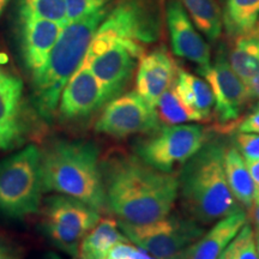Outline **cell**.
<instances>
[{"instance_id":"5bb4252c","label":"cell","mask_w":259,"mask_h":259,"mask_svg":"<svg viewBox=\"0 0 259 259\" xmlns=\"http://www.w3.org/2000/svg\"><path fill=\"white\" fill-rule=\"evenodd\" d=\"M107 103L101 84L85 65H80L60 95L58 113L66 122L88 119Z\"/></svg>"},{"instance_id":"8992f818","label":"cell","mask_w":259,"mask_h":259,"mask_svg":"<svg viewBox=\"0 0 259 259\" xmlns=\"http://www.w3.org/2000/svg\"><path fill=\"white\" fill-rule=\"evenodd\" d=\"M161 29L156 0H120L99 25L84 60L100 54L114 41L154 44L160 38Z\"/></svg>"},{"instance_id":"d6a6232c","label":"cell","mask_w":259,"mask_h":259,"mask_svg":"<svg viewBox=\"0 0 259 259\" xmlns=\"http://www.w3.org/2000/svg\"><path fill=\"white\" fill-rule=\"evenodd\" d=\"M247 169L250 171L252 179L254 181L255 191H259V160L253 161H245Z\"/></svg>"},{"instance_id":"3957f363","label":"cell","mask_w":259,"mask_h":259,"mask_svg":"<svg viewBox=\"0 0 259 259\" xmlns=\"http://www.w3.org/2000/svg\"><path fill=\"white\" fill-rule=\"evenodd\" d=\"M226 145L220 139H208L183 164L179 178L181 205L187 218L208 226L241 209L233 196L225 173Z\"/></svg>"},{"instance_id":"f1b7e54d","label":"cell","mask_w":259,"mask_h":259,"mask_svg":"<svg viewBox=\"0 0 259 259\" xmlns=\"http://www.w3.org/2000/svg\"><path fill=\"white\" fill-rule=\"evenodd\" d=\"M235 148L245 161L259 160V135L238 132L235 135Z\"/></svg>"},{"instance_id":"f546056e","label":"cell","mask_w":259,"mask_h":259,"mask_svg":"<svg viewBox=\"0 0 259 259\" xmlns=\"http://www.w3.org/2000/svg\"><path fill=\"white\" fill-rule=\"evenodd\" d=\"M107 259H154L142 250H138L135 246L128 245V242H119L114 245L109 251Z\"/></svg>"},{"instance_id":"52a82bcc","label":"cell","mask_w":259,"mask_h":259,"mask_svg":"<svg viewBox=\"0 0 259 259\" xmlns=\"http://www.w3.org/2000/svg\"><path fill=\"white\" fill-rule=\"evenodd\" d=\"M100 211L73 197L56 193L45 199L41 232L54 247L77 258L80 241L100 221Z\"/></svg>"},{"instance_id":"e575fe53","label":"cell","mask_w":259,"mask_h":259,"mask_svg":"<svg viewBox=\"0 0 259 259\" xmlns=\"http://www.w3.org/2000/svg\"><path fill=\"white\" fill-rule=\"evenodd\" d=\"M247 35H251V36H253L259 40V17L257 19V22H255L254 27L252 28V30L250 31V34H247Z\"/></svg>"},{"instance_id":"ffe728a7","label":"cell","mask_w":259,"mask_h":259,"mask_svg":"<svg viewBox=\"0 0 259 259\" xmlns=\"http://www.w3.org/2000/svg\"><path fill=\"white\" fill-rule=\"evenodd\" d=\"M119 242H128V239L119 231L114 219H100L97 225L80 241L78 259H107L112 247Z\"/></svg>"},{"instance_id":"7c38bea8","label":"cell","mask_w":259,"mask_h":259,"mask_svg":"<svg viewBox=\"0 0 259 259\" xmlns=\"http://www.w3.org/2000/svg\"><path fill=\"white\" fill-rule=\"evenodd\" d=\"M199 73L211 87L215 99L213 116L219 124L227 127L238 120L244 106L248 102L247 88L232 70L225 48H220L213 63Z\"/></svg>"},{"instance_id":"44dd1931","label":"cell","mask_w":259,"mask_h":259,"mask_svg":"<svg viewBox=\"0 0 259 259\" xmlns=\"http://www.w3.org/2000/svg\"><path fill=\"white\" fill-rule=\"evenodd\" d=\"M225 173L227 183L235 199L245 208H250L254 200L255 185L246 162L235 147L226 150Z\"/></svg>"},{"instance_id":"60d3db41","label":"cell","mask_w":259,"mask_h":259,"mask_svg":"<svg viewBox=\"0 0 259 259\" xmlns=\"http://www.w3.org/2000/svg\"><path fill=\"white\" fill-rule=\"evenodd\" d=\"M255 196H259V191H255ZM254 196V197H255Z\"/></svg>"},{"instance_id":"4fadbf2b","label":"cell","mask_w":259,"mask_h":259,"mask_svg":"<svg viewBox=\"0 0 259 259\" xmlns=\"http://www.w3.org/2000/svg\"><path fill=\"white\" fill-rule=\"evenodd\" d=\"M23 82L0 52V149L17 147L25 134Z\"/></svg>"},{"instance_id":"8fae6325","label":"cell","mask_w":259,"mask_h":259,"mask_svg":"<svg viewBox=\"0 0 259 259\" xmlns=\"http://www.w3.org/2000/svg\"><path fill=\"white\" fill-rule=\"evenodd\" d=\"M144 46L135 41H114L107 50L83 65L92 71L105 94L107 102L120 96L134 76L138 60L143 57Z\"/></svg>"},{"instance_id":"277c9868","label":"cell","mask_w":259,"mask_h":259,"mask_svg":"<svg viewBox=\"0 0 259 259\" xmlns=\"http://www.w3.org/2000/svg\"><path fill=\"white\" fill-rule=\"evenodd\" d=\"M108 14L101 9L78 21L69 22L40 69L31 73L32 103L44 121L56 118L63 89L79 69L95 32Z\"/></svg>"},{"instance_id":"6da1fadb","label":"cell","mask_w":259,"mask_h":259,"mask_svg":"<svg viewBox=\"0 0 259 259\" xmlns=\"http://www.w3.org/2000/svg\"><path fill=\"white\" fill-rule=\"evenodd\" d=\"M106 204L119 221L148 225L170 215L179 178L148 166L137 155L114 150L101 161Z\"/></svg>"},{"instance_id":"f35d334b","label":"cell","mask_w":259,"mask_h":259,"mask_svg":"<svg viewBox=\"0 0 259 259\" xmlns=\"http://www.w3.org/2000/svg\"><path fill=\"white\" fill-rule=\"evenodd\" d=\"M255 246H257V252H258V258H259V233L255 234Z\"/></svg>"},{"instance_id":"8d00e7d4","label":"cell","mask_w":259,"mask_h":259,"mask_svg":"<svg viewBox=\"0 0 259 259\" xmlns=\"http://www.w3.org/2000/svg\"><path fill=\"white\" fill-rule=\"evenodd\" d=\"M10 0H0V16L4 14V11L8 8Z\"/></svg>"},{"instance_id":"836d02e7","label":"cell","mask_w":259,"mask_h":259,"mask_svg":"<svg viewBox=\"0 0 259 259\" xmlns=\"http://www.w3.org/2000/svg\"><path fill=\"white\" fill-rule=\"evenodd\" d=\"M248 210H250L252 223L255 227V231L259 233V196L254 197L253 203H252V205L248 208Z\"/></svg>"},{"instance_id":"ab89813d","label":"cell","mask_w":259,"mask_h":259,"mask_svg":"<svg viewBox=\"0 0 259 259\" xmlns=\"http://www.w3.org/2000/svg\"><path fill=\"white\" fill-rule=\"evenodd\" d=\"M254 108H259V101H258V103H257V105H255V107H254Z\"/></svg>"},{"instance_id":"9a60e30c","label":"cell","mask_w":259,"mask_h":259,"mask_svg":"<svg viewBox=\"0 0 259 259\" xmlns=\"http://www.w3.org/2000/svg\"><path fill=\"white\" fill-rule=\"evenodd\" d=\"M166 18L173 53L196 64L199 72L208 69L211 64L209 45L194 28L179 0H169L167 3Z\"/></svg>"},{"instance_id":"cb8c5ba5","label":"cell","mask_w":259,"mask_h":259,"mask_svg":"<svg viewBox=\"0 0 259 259\" xmlns=\"http://www.w3.org/2000/svg\"><path fill=\"white\" fill-rule=\"evenodd\" d=\"M186 9L192 23L210 41H216L222 34L221 9L215 0H179Z\"/></svg>"},{"instance_id":"74e56055","label":"cell","mask_w":259,"mask_h":259,"mask_svg":"<svg viewBox=\"0 0 259 259\" xmlns=\"http://www.w3.org/2000/svg\"><path fill=\"white\" fill-rule=\"evenodd\" d=\"M45 259H63L60 255H58L57 253H53V252H50V253L46 254V258Z\"/></svg>"},{"instance_id":"7402d4cb","label":"cell","mask_w":259,"mask_h":259,"mask_svg":"<svg viewBox=\"0 0 259 259\" xmlns=\"http://www.w3.org/2000/svg\"><path fill=\"white\" fill-rule=\"evenodd\" d=\"M222 27L229 37L250 34L259 17V0H225Z\"/></svg>"},{"instance_id":"1f68e13d","label":"cell","mask_w":259,"mask_h":259,"mask_svg":"<svg viewBox=\"0 0 259 259\" xmlns=\"http://www.w3.org/2000/svg\"><path fill=\"white\" fill-rule=\"evenodd\" d=\"M246 88H247L248 101L259 100V72L257 74H254V76L246 83Z\"/></svg>"},{"instance_id":"d6986e66","label":"cell","mask_w":259,"mask_h":259,"mask_svg":"<svg viewBox=\"0 0 259 259\" xmlns=\"http://www.w3.org/2000/svg\"><path fill=\"white\" fill-rule=\"evenodd\" d=\"M173 88L181 102L198 115L200 121L209 120L215 106V99L211 87L206 80L185 70L178 69Z\"/></svg>"},{"instance_id":"ac0fdd59","label":"cell","mask_w":259,"mask_h":259,"mask_svg":"<svg viewBox=\"0 0 259 259\" xmlns=\"http://www.w3.org/2000/svg\"><path fill=\"white\" fill-rule=\"evenodd\" d=\"M246 222L247 213L242 208L219 220L209 232L190 246L187 259H219Z\"/></svg>"},{"instance_id":"484cf974","label":"cell","mask_w":259,"mask_h":259,"mask_svg":"<svg viewBox=\"0 0 259 259\" xmlns=\"http://www.w3.org/2000/svg\"><path fill=\"white\" fill-rule=\"evenodd\" d=\"M219 259H259L255 246V234L251 225L245 223Z\"/></svg>"},{"instance_id":"ba28073f","label":"cell","mask_w":259,"mask_h":259,"mask_svg":"<svg viewBox=\"0 0 259 259\" xmlns=\"http://www.w3.org/2000/svg\"><path fill=\"white\" fill-rule=\"evenodd\" d=\"M130 241L156 259H187V250L204 234V227L187 216L174 215L148 223L128 225L118 221Z\"/></svg>"},{"instance_id":"d590c367","label":"cell","mask_w":259,"mask_h":259,"mask_svg":"<svg viewBox=\"0 0 259 259\" xmlns=\"http://www.w3.org/2000/svg\"><path fill=\"white\" fill-rule=\"evenodd\" d=\"M9 251H11L10 246L6 244L2 238H0V252H9Z\"/></svg>"},{"instance_id":"4316f807","label":"cell","mask_w":259,"mask_h":259,"mask_svg":"<svg viewBox=\"0 0 259 259\" xmlns=\"http://www.w3.org/2000/svg\"><path fill=\"white\" fill-rule=\"evenodd\" d=\"M19 9L29 11L37 17L57 22L64 27L69 23L65 0H21Z\"/></svg>"},{"instance_id":"d4e9b609","label":"cell","mask_w":259,"mask_h":259,"mask_svg":"<svg viewBox=\"0 0 259 259\" xmlns=\"http://www.w3.org/2000/svg\"><path fill=\"white\" fill-rule=\"evenodd\" d=\"M155 111L157 113L160 121L167 125H180L190 121H200L198 115L191 112L181 102L173 85L162 94L155 106Z\"/></svg>"},{"instance_id":"30bf717a","label":"cell","mask_w":259,"mask_h":259,"mask_svg":"<svg viewBox=\"0 0 259 259\" xmlns=\"http://www.w3.org/2000/svg\"><path fill=\"white\" fill-rule=\"evenodd\" d=\"M160 127L161 121L155 108L137 92L124 94L107 102L95 125L99 134L119 139L153 134Z\"/></svg>"},{"instance_id":"4dcf8cb0","label":"cell","mask_w":259,"mask_h":259,"mask_svg":"<svg viewBox=\"0 0 259 259\" xmlns=\"http://www.w3.org/2000/svg\"><path fill=\"white\" fill-rule=\"evenodd\" d=\"M238 132H247V134H258L259 135V108H254V111L248 114L244 120L236 122L234 127Z\"/></svg>"},{"instance_id":"603a6c76","label":"cell","mask_w":259,"mask_h":259,"mask_svg":"<svg viewBox=\"0 0 259 259\" xmlns=\"http://www.w3.org/2000/svg\"><path fill=\"white\" fill-rule=\"evenodd\" d=\"M227 58L232 70L246 84L259 72V40L251 35L234 38Z\"/></svg>"},{"instance_id":"83f0119b","label":"cell","mask_w":259,"mask_h":259,"mask_svg":"<svg viewBox=\"0 0 259 259\" xmlns=\"http://www.w3.org/2000/svg\"><path fill=\"white\" fill-rule=\"evenodd\" d=\"M111 0H65L67 21L73 22L107 8Z\"/></svg>"},{"instance_id":"7a4b0ae2","label":"cell","mask_w":259,"mask_h":259,"mask_svg":"<svg viewBox=\"0 0 259 259\" xmlns=\"http://www.w3.org/2000/svg\"><path fill=\"white\" fill-rule=\"evenodd\" d=\"M44 192L73 197L102 211L107 206L99 147L89 141L53 139L41 150Z\"/></svg>"},{"instance_id":"e0dca14e","label":"cell","mask_w":259,"mask_h":259,"mask_svg":"<svg viewBox=\"0 0 259 259\" xmlns=\"http://www.w3.org/2000/svg\"><path fill=\"white\" fill-rule=\"evenodd\" d=\"M178 67L164 47L143 54L139 59L136 92L155 108L162 94L173 85Z\"/></svg>"},{"instance_id":"5b68a950","label":"cell","mask_w":259,"mask_h":259,"mask_svg":"<svg viewBox=\"0 0 259 259\" xmlns=\"http://www.w3.org/2000/svg\"><path fill=\"white\" fill-rule=\"evenodd\" d=\"M41 149L35 144L0 161V215L23 219L40 210Z\"/></svg>"},{"instance_id":"9c48e42d","label":"cell","mask_w":259,"mask_h":259,"mask_svg":"<svg viewBox=\"0 0 259 259\" xmlns=\"http://www.w3.org/2000/svg\"><path fill=\"white\" fill-rule=\"evenodd\" d=\"M149 135L137 144L136 155L148 166L166 173L186 163L208 141L200 125H169Z\"/></svg>"},{"instance_id":"2e32d148","label":"cell","mask_w":259,"mask_h":259,"mask_svg":"<svg viewBox=\"0 0 259 259\" xmlns=\"http://www.w3.org/2000/svg\"><path fill=\"white\" fill-rule=\"evenodd\" d=\"M64 25L57 22L37 17V16L18 9L19 45L25 67L34 73L40 69L58 38Z\"/></svg>"}]
</instances>
